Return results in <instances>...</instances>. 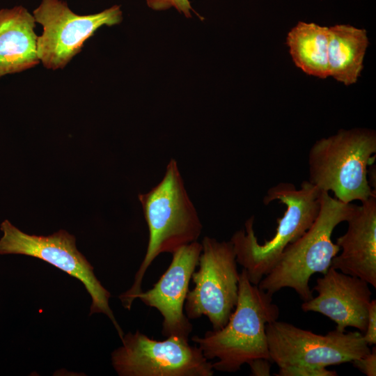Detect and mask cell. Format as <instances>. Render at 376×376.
Segmentation results:
<instances>
[{
    "label": "cell",
    "mask_w": 376,
    "mask_h": 376,
    "mask_svg": "<svg viewBox=\"0 0 376 376\" xmlns=\"http://www.w3.org/2000/svg\"><path fill=\"white\" fill-rule=\"evenodd\" d=\"M138 198L148 225V242L132 287L119 296L127 310L142 291L144 275L153 260L161 253H173L197 241L203 228L177 161L173 158L167 164L162 180L148 192L139 194Z\"/></svg>",
    "instance_id": "1"
},
{
    "label": "cell",
    "mask_w": 376,
    "mask_h": 376,
    "mask_svg": "<svg viewBox=\"0 0 376 376\" xmlns=\"http://www.w3.org/2000/svg\"><path fill=\"white\" fill-rule=\"evenodd\" d=\"M279 308L272 295L252 284L244 269L240 273L236 306L226 324L191 340L212 363L214 370L235 373L257 358L270 360L266 324L279 320Z\"/></svg>",
    "instance_id": "2"
},
{
    "label": "cell",
    "mask_w": 376,
    "mask_h": 376,
    "mask_svg": "<svg viewBox=\"0 0 376 376\" xmlns=\"http://www.w3.org/2000/svg\"><path fill=\"white\" fill-rule=\"evenodd\" d=\"M321 194L322 191L308 180L303 181L299 188L290 182H280L270 187L263 198L266 205L278 201L286 206L273 237L263 244L258 242L253 230L254 217L246 221L244 228L233 233L230 241L237 263L246 270L252 284L258 285L283 250L313 225L320 210Z\"/></svg>",
    "instance_id": "3"
},
{
    "label": "cell",
    "mask_w": 376,
    "mask_h": 376,
    "mask_svg": "<svg viewBox=\"0 0 376 376\" xmlns=\"http://www.w3.org/2000/svg\"><path fill=\"white\" fill-rule=\"evenodd\" d=\"M356 206L322 191L320 210L314 223L283 250L258 288L272 296L283 288H290L304 301L311 299L313 296L309 280L314 274H324L330 267L340 249L332 242V233L339 224L350 219Z\"/></svg>",
    "instance_id": "4"
},
{
    "label": "cell",
    "mask_w": 376,
    "mask_h": 376,
    "mask_svg": "<svg viewBox=\"0 0 376 376\" xmlns=\"http://www.w3.org/2000/svg\"><path fill=\"white\" fill-rule=\"evenodd\" d=\"M376 133L366 128L341 130L322 138L308 153V181L338 201L352 203L376 196L368 180V169L376 156Z\"/></svg>",
    "instance_id": "5"
},
{
    "label": "cell",
    "mask_w": 376,
    "mask_h": 376,
    "mask_svg": "<svg viewBox=\"0 0 376 376\" xmlns=\"http://www.w3.org/2000/svg\"><path fill=\"white\" fill-rule=\"evenodd\" d=\"M201 244L199 268L191 276L195 286L185 303V315L189 320L205 315L212 329L217 330L226 324L236 306L240 273L230 241L205 236Z\"/></svg>",
    "instance_id": "6"
},
{
    "label": "cell",
    "mask_w": 376,
    "mask_h": 376,
    "mask_svg": "<svg viewBox=\"0 0 376 376\" xmlns=\"http://www.w3.org/2000/svg\"><path fill=\"white\" fill-rule=\"evenodd\" d=\"M270 361L279 368L323 367L352 362L370 352L360 331L315 334L290 323L275 320L266 324Z\"/></svg>",
    "instance_id": "7"
},
{
    "label": "cell",
    "mask_w": 376,
    "mask_h": 376,
    "mask_svg": "<svg viewBox=\"0 0 376 376\" xmlns=\"http://www.w3.org/2000/svg\"><path fill=\"white\" fill-rule=\"evenodd\" d=\"M122 345L111 353L120 376H212L214 369L198 345L171 336L162 341L136 330L124 334Z\"/></svg>",
    "instance_id": "8"
},
{
    "label": "cell",
    "mask_w": 376,
    "mask_h": 376,
    "mask_svg": "<svg viewBox=\"0 0 376 376\" xmlns=\"http://www.w3.org/2000/svg\"><path fill=\"white\" fill-rule=\"evenodd\" d=\"M0 254H21L35 257L79 279L92 299L90 315L102 313L109 317L120 339L124 333L110 308V292L93 272V266L76 247L75 236L64 230L48 235H29L5 220L1 224Z\"/></svg>",
    "instance_id": "9"
},
{
    "label": "cell",
    "mask_w": 376,
    "mask_h": 376,
    "mask_svg": "<svg viewBox=\"0 0 376 376\" xmlns=\"http://www.w3.org/2000/svg\"><path fill=\"white\" fill-rule=\"evenodd\" d=\"M32 14L43 28L37 38L39 60L53 70L63 68L99 28L116 25L123 20L117 5L97 13L80 15L61 0H42Z\"/></svg>",
    "instance_id": "10"
},
{
    "label": "cell",
    "mask_w": 376,
    "mask_h": 376,
    "mask_svg": "<svg viewBox=\"0 0 376 376\" xmlns=\"http://www.w3.org/2000/svg\"><path fill=\"white\" fill-rule=\"evenodd\" d=\"M201 251V243L196 241L174 251L169 266L153 287L136 296L160 313L163 317L162 334L165 337L189 339L193 326L183 308Z\"/></svg>",
    "instance_id": "11"
},
{
    "label": "cell",
    "mask_w": 376,
    "mask_h": 376,
    "mask_svg": "<svg viewBox=\"0 0 376 376\" xmlns=\"http://www.w3.org/2000/svg\"><path fill=\"white\" fill-rule=\"evenodd\" d=\"M312 290L318 295L301 304L304 312L327 316L336 323V329L340 331L352 327L365 332L372 295L366 281L330 267L316 280Z\"/></svg>",
    "instance_id": "12"
},
{
    "label": "cell",
    "mask_w": 376,
    "mask_h": 376,
    "mask_svg": "<svg viewBox=\"0 0 376 376\" xmlns=\"http://www.w3.org/2000/svg\"><path fill=\"white\" fill-rule=\"evenodd\" d=\"M347 221L346 233L338 237L341 253L330 267L358 277L376 288V196L361 202Z\"/></svg>",
    "instance_id": "13"
},
{
    "label": "cell",
    "mask_w": 376,
    "mask_h": 376,
    "mask_svg": "<svg viewBox=\"0 0 376 376\" xmlns=\"http://www.w3.org/2000/svg\"><path fill=\"white\" fill-rule=\"evenodd\" d=\"M33 14L22 6L0 9V77L40 63Z\"/></svg>",
    "instance_id": "14"
},
{
    "label": "cell",
    "mask_w": 376,
    "mask_h": 376,
    "mask_svg": "<svg viewBox=\"0 0 376 376\" xmlns=\"http://www.w3.org/2000/svg\"><path fill=\"white\" fill-rule=\"evenodd\" d=\"M368 45L365 29L345 24L329 27V76L346 86L356 83L363 68Z\"/></svg>",
    "instance_id": "15"
},
{
    "label": "cell",
    "mask_w": 376,
    "mask_h": 376,
    "mask_svg": "<svg viewBox=\"0 0 376 376\" xmlns=\"http://www.w3.org/2000/svg\"><path fill=\"white\" fill-rule=\"evenodd\" d=\"M329 27L299 22L288 33L286 44L297 67L321 79L329 77Z\"/></svg>",
    "instance_id": "16"
},
{
    "label": "cell",
    "mask_w": 376,
    "mask_h": 376,
    "mask_svg": "<svg viewBox=\"0 0 376 376\" xmlns=\"http://www.w3.org/2000/svg\"><path fill=\"white\" fill-rule=\"evenodd\" d=\"M278 376H336L337 373L323 367L292 366L279 368Z\"/></svg>",
    "instance_id": "17"
},
{
    "label": "cell",
    "mask_w": 376,
    "mask_h": 376,
    "mask_svg": "<svg viewBox=\"0 0 376 376\" xmlns=\"http://www.w3.org/2000/svg\"><path fill=\"white\" fill-rule=\"evenodd\" d=\"M148 6L155 10H167L175 8L187 17H191V10L194 11L189 0H146Z\"/></svg>",
    "instance_id": "18"
},
{
    "label": "cell",
    "mask_w": 376,
    "mask_h": 376,
    "mask_svg": "<svg viewBox=\"0 0 376 376\" xmlns=\"http://www.w3.org/2000/svg\"><path fill=\"white\" fill-rule=\"evenodd\" d=\"M366 343L370 345L376 344V300L371 299L368 309L367 324L363 334Z\"/></svg>",
    "instance_id": "19"
},
{
    "label": "cell",
    "mask_w": 376,
    "mask_h": 376,
    "mask_svg": "<svg viewBox=\"0 0 376 376\" xmlns=\"http://www.w3.org/2000/svg\"><path fill=\"white\" fill-rule=\"evenodd\" d=\"M354 366L367 376L376 375V348L375 346L370 352L363 357L352 361Z\"/></svg>",
    "instance_id": "20"
},
{
    "label": "cell",
    "mask_w": 376,
    "mask_h": 376,
    "mask_svg": "<svg viewBox=\"0 0 376 376\" xmlns=\"http://www.w3.org/2000/svg\"><path fill=\"white\" fill-rule=\"evenodd\" d=\"M271 361L265 358H257L251 360L247 364L250 367L251 375L253 376H269Z\"/></svg>",
    "instance_id": "21"
}]
</instances>
